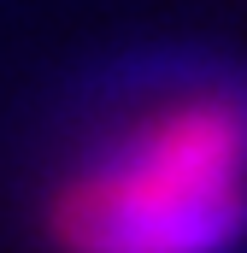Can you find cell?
I'll return each instance as SVG.
<instances>
[{
	"mask_svg": "<svg viewBox=\"0 0 247 253\" xmlns=\"http://www.w3.org/2000/svg\"><path fill=\"white\" fill-rule=\"evenodd\" d=\"M247 236V88L159 94L47 200L59 253H230Z\"/></svg>",
	"mask_w": 247,
	"mask_h": 253,
	"instance_id": "obj_1",
	"label": "cell"
}]
</instances>
